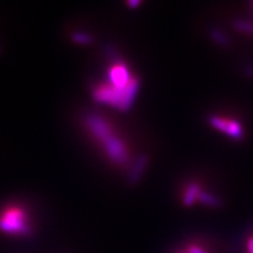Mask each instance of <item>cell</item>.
<instances>
[{"label":"cell","mask_w":253,"mask_h":253,"mask_svg":"<svg viewBox=\"0 0 253 253\" xmlns=\"http://www.w3.org/2000/svg\"><path fill=\"white\" fill-rule=\"evenodd\" d=\"M139 79L132 77L125 89H117L110 84H100L93 91V97L99 104L112 106L120 111H128L135 101L139 90Z\"/></svg>","instance_id":"obj_1"},{"label":"cell","mask_w":253,"mask_h":253,"mask_svg":"<svg viewBox=\"0 0 253 253\" xmlns=\"http://www.w3.org/2000/svg\"><path fill=\"white\" fill-rule=\"evenodd\" d=\"M0 229L13 235H27L30 233L27 213L18 207H10L0 215Z\"/></svg>","instance_id":"obj_2"},{"label":"cell","mask_w":253,"mask_h":253,"mask_svg":"<svg viewBox=\"0 0 253 253\" xmlns=\"http://www.w3.org/2000/svg\"><path fill=\"white\" fill-rule=\"evenodd\" d=\"M102 147L111 162L118 166H124L129 163V152L128 148L125 145V142L117 137L115 134L109 136L107 139L102 141Z\"/></svg>","instance_id":"obj_3"},{"label":"cell","mask_w":253,"mask_h":253,"mask_svg":"<svg viewBox=\"0 0 253 253\" xmlns=\"http://www.w3.org/2000/svg\"><path fill=\"white\" fill-rule=\"evenodd\" d=\"M86 128L90 130L92 135L99 141H104L112 135L113 130L109 122L98 114H89L85 117Z\"/></svg>","instance_id":"obj_4"},{"label":"cell","mask_w":253,"mask_h":253,"mask_svg":"<svg viewBox=\"0 0 253 253\" xmlns=\"http://www.w3.org/2000/svg\"><path fill=\"white\" fill-rule=\"evenodd\" d=\"M209 122L213 128L227 134L228 136L234 139L239 140L244 137V130L240 123H237L236 121L225 120V118L218 116H211L209 118Z\"/></svg>","instance_id":"obj_5"},{"label":"cell","mask_w":253,"mask_h":253,"mask_svg":"<svg viewBox=\"0 0 253 253\" xmlns=\"http://www.w3.org/2000/svg\"><path fill=\"white\" fill-rule=\"evenodd\" d=\"M132 77L124 63L117 62L109 70V84L117 89H125Z\"/></svg>","instance_id":"obj_6"},{"label":"cell","mask_w":253,"mask_h":253,"mask_svg":"<svg viewBox=\"0 0 253 253\" xmlns=\"http://www.w3.org/2000/svg\"><path fill=\"white\" fill-rule=\"evenodd\" d=\"M147 165L148 157L145 154L137 156L128 174V183L130 185H136L138 183V180L141 178L142 174H144L147 168Z\"/></svg>","instance_id":"obj_7"},{"label":"cell","mask_w":253,"mask_h":253,"mask_svg":"<svg viewBox=\"0 0 253 253\" xmlns=\"http://www.w3.org/2000/svg\"><path fill=\"white\" fill-rule=\"evenodd\" d=\"M200 186L195 184V183H192L190 184L187 189H186V192L184 194V205L185 206H188V207H190V206H192L194 204V202L197 200V197H199V194H200Z\"/></svg>","instance_id":"obj_8"},{"label":"cell","mask_w":253,"mask_h":253,"mask_svg":"<svg viewBox=\"0 0 253 253\" xmlns=\"http://www.w3.org/2000/svg\"><path fill=\"white\" fill-rule=\"evenodd\" d=\"M197 201H200L202 204L209 206V207H213V208H217L219 206H221V201L218 199L217 196H215L214 194H211L208 192L205 191H201L199 194V197H197Z\"/></svg>","instance_id":"obj_9"},{"label":"cell","mask_w":253,"mask_h":253,"mask_svg":"<svg viewBox=\"0 0 253 253\" xmlns=\"http://www.w3.org/2000/svg\"><path fill=\"white\" fill-rule=\"evenodd\" d=\"M211 37L213 38V41L219 43L220 45H228L229 43V39L224 35L223 32L218 30H213L211 32Z\"/></svg>","instance_id":"obj_10"},{"label":"cell","mask_w":253,"mask_h":253,"mask_svg":"<svg viewBox=\"0 0 253 253\" xmlns=\"http://www.w3.org/2000/svg\"><path fill=\"white\" fill-rule=\"evenodd\" d=\"M73 39H74L75 42L81 43V44H89L93 42V37L90 34H88V33H79V32H77V33H75L73 35Z\"/></svg>","instance_id":"obj_11"},{"label":"cell","mask_w":253,"mask_h":253,"mask_svg":"<svg viewBox=\"0 0 253 253\" xmlns=\"http://www.w3.org/2000/svg\"><path fill=\"white\" fill-rule=\"evenodd\" d=\"M235 29H237L241 32H245V33H251L253 34V23L244 21V20H237L234 23Z\"/></svg>","instance_id":"obj_12"},{"label":"cell","mask_w":253,"mask_h":253,"mask_svg":"<svg viewBox=\"0 0 253 253\" xmlns=\"http://www.w3.org/2000/svg\"><path fill=\"white\" fill-rule=\"evenodd\" d=\"M140 3H141V2L139 1V0H131V1L126 2V4H128V5L131 7V9H134V7L138 6Z\"/></svg>","instance_id":"obj_13"},{"label":"cell","mask_w":253,"mask_h":253,"mask_svg":"<svg viewBox=\"0 0 253 253\" xmlns=\"http://www.w3.org/2000/svg\"><path fill=\"white\" fill-rule=\"evenodd\" d=\"M189 253H207V252H205L204 250H202L201 248H199V247H191L189 249Z\"/></svg>","instance_id":"obj_14"},{"label":"cell","mask_w":253,"mask_h":253,"mask_svg":"<svg viewBox=\"0 0 253 253\" xmlns=\"http://www.w3.org/2000/svg\"><path fill=\"white\" fill-rule=\"evenodd\" d=\"M248 249L249 253H253V237L248 241Z\"/></svg>","instance_id":"obj_15"}]
</instances>
